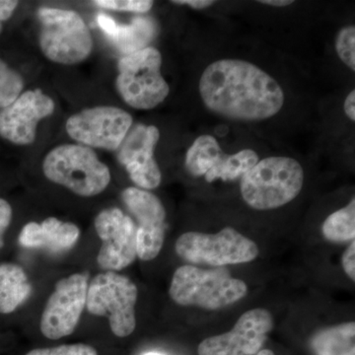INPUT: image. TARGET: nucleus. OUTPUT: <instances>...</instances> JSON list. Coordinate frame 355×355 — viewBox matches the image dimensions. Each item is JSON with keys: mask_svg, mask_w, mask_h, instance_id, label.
<instances>
[{"mask_svg": "<svg viewBox=\"0 0 355 355\" xmlns=\"http://www.w3.org/2000/svg\"><path fill=\"white\" fill-rule=\"evenodd\" d=\"M198 89L209 111L230 120H268L284 104L279 83L246 60L226 58L212 62L202 72Z\"/></svg>", "mask_w": 355, "mask_h": 355, "instance_id": "f257e3e1", "label": "nucleus"}, {"mask_svg": "<svg viewBox=\"0 0 355 355\" xmlns=\"http://www.w3.org/2000/svg\"><path fill=\"white\" fill-rule=\"evenodd\" d=\"M304 170L295 159L272 156L259 161L241 178V195L258 210L279 209L300 193Z\"/></svg>", "mask_w": 355, "mask_h": 355, "instance_id": "f03ea898", "label": "nucleus"}, {"mask_svg": "<svg viewBox=\"0 0 355 355\" xmlns=\"http://www.w3.org/2000/svg\"><path fill=\"white\" fill-rule=\"evenodd\" d=\"M248 286L231 277L225 268L203 270L193 266H180L173 275L170 297L178 305L219 310L234 304L247 295Z\"/></svg>", "mask_w": 355, "mask_h": 355, "instance_id": "7ed1b4c3", "label": "nucleus"}, {"mask_svg": "<svg viewBox=\"0 0 355 355\" xmlns=\"http://www.w3.org/2000/svg\"><path fill=\"white\" fill-rule=\"evenodd\" d=\"M46 179L84 198L95 197L106 190L111 172L94 150L81 144H64L53 148L44 158Z\"/></svg>", "mask_w": 355, "mask_h": 355, "instance_id": "20e7f679", "label": "nucleus"}, {"mask_svg": "<svg viewBox=\"0 0 355 355\" xmlns=\"http://www.w3.org/2000/svg\"><path fill=\"white\" fill-rule=\"evenodd\" d=\"M41 23L39 44L44 57L55 64L72 65L90 55L93 39L78 13L43 7L38 11Z\"/></svg>", "mask_w": 355, "mask_h": 355, "instance_id": "39448f33", "label": "nucleus"}, {"mask_svg": "<svg viewBox=\"0 0 355 355\" xmlns=\"http://www.w3.org/2000/svg\"><path fill=\"white\" fill-rule=\"evenodd\" d=\"M161 67L162 55L153 46L121 58L116 85L123 101L139 110L153 109L164 101L170 87L161 73Z\"/></svg>", "mask_w": 355, "mask_h": 355, "instance_id": "423d86ee", "label": "nucleus"}, {"mask_svg": "<svg viewBox=\"0 0 355 355\" xmlns=\"http://www.w3.org/2000/svg\"><path fill=\"white\" fill-rule=\"evenodd\" d=\"M175 250L180 258L196 265L214 268L250 263L259 256V247L232 227L216 234L187 232L178 238Z\"/></svg>", "mask_w": 355, "mask_h": 355, "instance_id": "0eeeda50", "label": "nucleus"}, {"mask_svg": "<svg viewBox=\"0 0 355 355\" xmlns=\"http://www.w3.org/2000/svg\"><path fill=\"white\" fill-rule=\"evenodd\" d=\"M137 286L125 275L116 272L99 273L89 284L86 307L94 316L108 317L114 335L125 338L137 327Z\"/></svg>", "mask_w": 355, "mask_h": 355, "instance_id": "6e6552de", "label": "nucleus"}, {"mask_svg": "<svg viewBox=\"0 0 355 355\" xmlns=\"http://www.w3.org/2000/svg\"><path fill=\"white\" fill-rule=\"evenodd\" d=\"M132 125V116L125 110L94 107L79 112L67 121V132L81 146L118 150Z\"/></svg>", "mask_w": 355, "mask_h": 355, "instance_id": "1a4fd4ad", "label": "nucleus"}, {"mask_svg": "<svg viewBox=\"0 0 355 355\" xmlns=\"http://www.w3.org/2000/svg\"><path fill=\"white\" fill-rule=\"evenodd\" d=\"M87 291V277L83 273L58 280L40 322V329L46 338L60 340L76 331L86 306Z\"/></svg>", "mask_w": 355, "mask_h": 355, "instance_id": "9d476101", "label": "nucleus"}, {"mask_svg": "<svg viewBox=\"0 0 355 355\" xmlns=\"http://www.w3.org/2000/svg\"><path fill=\"white\" fill-rule=\"evenodd\" d=\"M95 230L102 240L97 257L100 268L116 272L132 265L137 258V226L120 209L102 210L96 216Z\"/></svg>", "mask_w": 355, "mask_h": 355, "instance_id": "9b49d317", "label": "nucleus"}, {"mask_svg": "<svg viewBox=\"0 0 355 355\" xmlns=\"http://www.w3.org/2000/svg\"><path fill=\"white\" fill-rule=\"evenodd\" d=\"M272 329L273 318L268 310L247 311L232 330L200 343L198 355H256Z\"/></svg>", "mask_w": 355, "mask_h": 355, "instance_id": "f8f14e48", "label": "nucleus"}, {"mask_svg": "<svg viewBox=\"0 0 355 355\" xmlns=\"http://www.w3.org/2000/svg\"><path fill=\"white\" fill-rule=\"evenodd\" d=\"M121 198L137 226V257L142 261L154 260L162 250L166 230V211L162 202L150 191L125 189Z\"/></svg>", "mask_w": 355, "mask_h": 355, "instance_id": "ddd939ff", "label": "nucleus"}, {"mask_svg": "<svg viewBox=\"0 0 355 355\" xmlns=\"http://www.w3.org/2000/svg\"><path fill=\"white\" fill-rule=\"evenodd\" d=\"M159 139L160 132L155 125L139 123L130 128L118 148L119 161L141 190H154L161 184L162 175L154 158Z\"/></svg>", "mask_w": 355, "mask_h": 355, "instance_id": "4468645a", "label": "nucleus"}, {"mask_svg": "<svg viewBox=\"0 0 355 355\" xmlns=\"http://www.w3.org/2000/svg\"><path fill=\"white\" fill-rule=\"evenodd\" d=\"M55 108V102L42 90L26 91L0 109V137L17 146L33 144L40 121L50 116Z\"/></svg>", "mask_w": 355, "mask_h": 355, "instance_id": "2eb2a0df", "label": "nucleus"}, {"mask_svg": "<svg viewBox=\"0 0 355 355\" xmlns=\"http://www.w3.org/2000/svg\"><path fill=\"white\" fill-rule=\"evenodd\" d=\"M80 230L71 222L48 217L42 223L29 222L21 230L19 243L27 248H42L53 253L69 251L76 244Z\"/></svg>", "mask_w": 355, "mask_h": 355, "instance_id": "dca6fc26", "label": "nucleus"}, {"mask_svg": "<svg viewBox=\"0 0 355 355\" xmlns=\"http://www.w3.org/2000/svg\"><path fill=\"white\" fill-rule=\"evenodd\" d=\"M31 293V284L25 270L15 263L0 265V313L10 314Z\"/></svg>", "mask_w": 355, "mask_h": 355, "instance_id": "f3484780", "label": "nucleus"}, {"mask_svg": "<svg viewBox=\"0 0 355 355\" xmlns=\"http://www.w3.org/2000/svg\"><path fill=\"white\" fill-rule=\"evenodd\" d=\"M310 345L315 355H355L354 322L317 331Z\"/></svg>", "mask_w": 355, "mask_h": 355, "instance_id": "a211bd4d", "label": "nucleus"}, {"mask_svg": "<svg viewBox=\"0 0 355 355\" xmlns=\"http://www.w3.org/2000/svg\"><path fill=\"white\" fill-rule=\"evenodd\" d=\"M154 24L148 18H135L130 25H118L108 39L125 55L146 48L153 40Z\"/></svg>", "mask_w": 355, "mask_h": 355, "instance_id": "6ab92c4d", "label": "nucleus"}, {"mask_svg": "<svg viewBox=\"0 0 355 355\" xmlns=\"http://www.w3.org/2000/svg\"><path fill=\"white\" fill-rule=\"evenodd\" d=\"M225 154L222 151L216 137L200 135L191 144L186 155V168L195 177L205 176L210 169L218 164Z\"/></svg>", "mask_w": 355, "mask_h": 355, "instance_id": "aec40b11", "label": "nucleus"}, {"mask_svg": "<svg viewBox=\"0 0 355 355\" xmlns=\"http://www.w3.org/2000/svg\"><path fill=\"white\" fill-rule=\"evenodd\" d=\"M259 161L258 153L252 149H243L233 155L225 154L220 162L205 175V180L212 183L216 180L229 182L241 179Z\"/></svg>", "mask_w": 355, "mask_h": 355, "instance_id": "412c9836", "label": "nucleus"}, {"mask_svg": "<svg viewBox=\"0 0 355 355\" xmlns=\"http://www.w3.org/2000/svg\"><path fill=\"white\" fill-rule=\"evenodd\" d=\"M322 231L326 239L331 242H345L355 237V200H350L343 209L334 212L324 220Z\"/></svg>", "mask_w": 355, "mask_h": 355, "instance_id": "4be33fe9", "label": "nucleus"}, {"mask_svg": "<svg viewBox=\"0 0 355 355\" xmlns=\"http://www.w3.org/2000/svg\"><path fill=\"white\" fill-rule=\"evenodd\" d=\"M24 88V79L0 58V109L12 104Z\"/></svg>", "mask_w": 355, "mask_h": 355, "instance_id": "5701e85b", "label": "nucleus"}, {"mask_svg": "<svg viewBox=\"0 0 355 355\" xmlns=\"http://www.w3.org/2000/svg\"><path fill=\"white\" fill-rule=\"evenodd\" d=\"M336 51L340 60L355 70V27L347 26L338 33L336 38Z\"/></svg>", "mask_w": 355, "mask_h": 355, "instance_id": "b1692460", "label": "nucleus"}, {"mask_svg": "<svg viewBox=\"0 0 355 355\" xmlns=\"http://www.w3.org/2000/svg\"><path fill=\"white\" fill-rule=\"evenodd\" d=\"M92 3L109 10L135 13H146L153 6L150 0H96Z\"/></svg>", "mask_w": 355, "mask_h": 355, "instance_id": "393cba45", "label": "nucleus"}, {"mask_svg": "<svg viewBox=\"0 0 355 355\" xmlns=\"http://www.w3.org/2000/svg\"><path fill=\"white\" fill-rule=\"evenodd\" d=\"M26 355H98L94 347L84 343L64 345L50 349H36Z\"/></svg>", "mask_w": 355, "mask_h": 355, "instance_id": "a878e982", "label": "nucleus"}, {"mask_svg": "<svg viewBox=\"0 0 355 355\" xmlns=\"http://www.w3.org/2000/svg\"><path fill=\"white\" fill-rule=\"evenodd\" d=\"M343 268L350 279L355 280V241L345 250L342 258Z\"/></svg>", "mask_w": 355, "mask_h": 355, "instance_id": "bb28decb", "label": "nucleus"}, {"mask_svg": "<svg viewBox=\"0 0 355 355\" xmlns=\"http://www.w3.org/2000/svg\"><path fill=\"white\" fill-rule=\"evenodd\" d=\"M19 2L15 0H0V33L3 29V23L13 15Z\"/></svg>", "mask_w": 355, "mask_h": 355, "instance_id": "cd10ccee", "label": "nucleus"}, {"mask_svg": "<svg viewBox=\"0 0 355 355\" xmlns=\"http://www.w3.org/2000/svg\"><path fill=\"white\" fill-rule=\"evenodd\" d=\"M12 220V207L3 198H0V231L6 233Z\"/></svg>", "mask_w": 355, "mask_h": 355, "instance_id": "c85d7f7f", "label": "nucleus"}, {"mask_svg": "<svg viewBox=\"0 0 355 355\" xmlns=\"http://www.w3.org/2000/svg\"><path fill=\"white\" fill-rule=\"evenodd\" d=\"M172 2L178 6H188L191 8L198 9V10L207 8L216 3V1H212V0H175Z\"/></svg>", "mask_w": 355, "mask_h": 355, "instance_id": "c756f323", "label": "nucleus"}, {"mask_svg": "<svg viewBox=\"0 0 355 355\" xmlns=\"http://www.w3.org/2000/svg\"><path fill=\"white\" fill-rule=\"evenodd\" d=\"M345 114L349 116L350 121H355V91L352 90L347 95V99H345Z\"/></svg>", "mask_w": 355, "mask_h": 355, "instance_id": "7c9ffc66", "label": "nucleus"}, {"mask_svg": "<svg viewBox=\"0 0 355 355\" xmlns=\"http://www.w3.org/2000/svg\"><path fill=\"white\" fill-rule=\"evenodd\" d=\"M293 2L292 0H261L260 3L275 7H286L291 6Z\"/></svg>", "mask_w": 355, "mask_h": 355, "instance_id": "2f4dec72", "label": "nucleus"}, {"mask_svg": "<svg viewBox=\"0 0 355 355\" xmlns=\"http://www.w3.org/2000/svg\"><path fill=\"white\" fill-rule=\"evenodd\" d=\"M256 355H275L273 354L272 350L270 349H261Z\"/></svg>", "mask_w": 355, "mask_h": 355, "instance_id": "473e14b6", "label": "nucleus"}, {"mask_svg": "<svg viewBox=\"0 0 355 355\" xmlns=\"http://www.w3.org/2000/svg\"><path fill=\"white\" fill-rule=\"evenodd\" d=\"M3 237H4V233L1 232V231H0V249H1V248L4 246Z\"/></svg>", "mask_w": 355, "mask_h": 355, "instance_id": "72a5a7b5", "label": "nucleus"}, {"mask_svg": "<svg viewBox=\"0 0 355 355\" xmlns=\"http://www.w3.org/2000/svg\"><path fill=\"white\" fill-rule=\"evenodd\" d=\"M144 355H164V354H157V352H148V354H146Z\"/></svg>", "mask_w": 355, "mask_h": 355, "instance_id": "f704fd0d", "label": "nucleus"}]
</instances>
